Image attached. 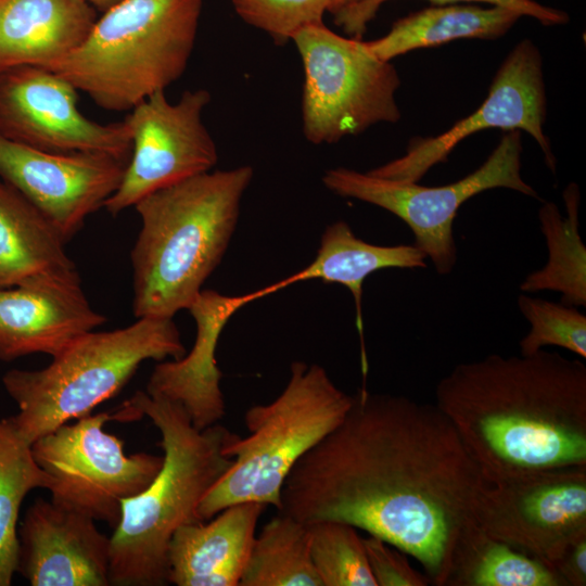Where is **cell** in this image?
Returning a JSON list of instances; mask_svg holds the SVG:
<instances>
[{
  "instance_id": "obj_29",
  "label": "cell",
  "mask_w": 586,
  "mask_h": 586,
  "mask_svg": "<svg viewBox=\"0 0 586 586\" xmlns=\"http://www.w3.org/2000/svg\"><path fill=\"white\" fill-rule=\"evenodd\" d=\"M521 314L530 323L519 343L520 355L535 354L545 346H559L586 358V316L576 307L521 293Z\"/></svg>"
},
{
  "instance_id": "obj_3",
  "label": "cell",
  "mask_w": 586,
  "mask_h": 586,
  "mask_svg": "<svg viewBox=\"0 0 586 586\" xmlns=\"http://www.w3.org/2000/svg\"><path fill=\"white\" fill-rule=\"evenodd\" d=\"M148 417L157 428L163 464L141 493L122 501L120 519L110 537V585L168 584V548L182 525L202 521L203 496L232 464L224 449L237 433L216 423L193 426L175 402L137 391L115 412L127 422Z\"/></svg>"
},
{
  "instance_id": "obj_31",
  "label": "cell",
  "mask_w": 586,
  "mask_h": 586,
  "mask_svg": "<svg viewBox=\"0 0 586 586\" xmlns=\"http://www.w3.org/2000/svg\"><path fill=\"white\" fill-rule=\"evenodd\" d=\"M388 0H358L346 4L332 14L334 22L351 37L361 39L368 23L379 8ZM435 5L483 2L518 12L521 16L535 18L545 26L564 25L570 21L563 10L544 5L535 0H428Z\"/></svg>"
},
{
  "instance_id": "obj_8",
  "label": "cell",
  "mask_w": 586,
  "mask_h": 586,
  "mask_svg": "<svg viewBox=\"0 0 586 586\" xmlns=\"http://www.w3.org/2000/svg\"><path fill=\"white\" fill-rule=\"evenodd\" d=\"M292 41L304 69L302 128L310 143H335L400 119L399 75L365 40L343 37L322 22L305 26Z\"/></svg>"
},
{
  "instance_id": "obj_12",
  "label": "cell",
  "mask_w": 586,
  "mask_h": 586,
  "mask_svg": "<svg viewBox=\"0 0 586 586\" xmlns=\"http://www.w3.org/2000/svg\"><path fill=\"white\" fill-rule=\"evenodd\" d=\"M475 523L488 536L550 566L574 538L586 533V466L488 483L476 506Z\"/></svg>"
},
{
  "instance_id": "obj_34",
  "label": "cell",
  "mask_w": 586,
  "mask_h": 586,
  "mask_svg": "<svg viewBox=\"0 0 586 586\" xmlns=\"http://www.w3.org/2000/svg\"><path fill=\"white\" fill-rule=\"evenodd\" d=\"M84 2L91 5L93 9H98L102 12H105L106 10L111 9L112 7L116 5L123 0H82Z\"/></svg>"
},
{
  "instance_id": "obj_14",
  "label": "cell",
  "mask_w": 586,
  "mask_h": 586,
  "mask_svg": "<svg viewBox=\"0 0 586 586\" xmlns=\"http://www.w3.org/2000/svg\"><path fill=\"white\" fill-rule=\"evenodd\" d=\"M77 89L36 65L0 71V136L50 152H93L128 161L130 130L125 120L100 124L78 109Z\"/></svg>"
},
{
  "instance_id": "obj_23",
  "label": "cell",
  "mask_w": 586,
  "mask_h": 586,
  "mask_svg": "<svg viewBox=\"0 0 586 586\" xmlns=\"http://www.w3.org/2000/svg\"><path fill=\"white\" fill-rule=\"evenodd\" d=\"M522 17L507 8L469 3L433 5L393 23L388 33L366 41L379 59L391 62L407 52L436 47L458 39L495 40Z\"/></svg>"
},
{
  "instance_id": "obj_2",
  "label": "cell",
  "mask_w": 586,
  "mask_h": 586,
  "mask_svg": "<svg viewBox=\"0 0 586 586\" xmlns=\"http://www.w3.org/2000/svg\"><path fill=\"white\" fill-rule=\"evenodd\" d=\"M435 406L487 483L586 466V366L559 353L497 354L440 380Z\"/></svg>"
},
{
  "instance_id": "obj_11",
  "label": "cell",
  "mask_w": 586,
  "mask_h": 586,
  "mask_svg": "<svg viewBox=\"0 0 586 586\" xmlns=\"http://www.w3.org/2000/svg\"><path fill=\"white\" fill-rule=\"evenodd\" d=\"M209 102L206 89L186 90L176 102L158 91L130 110L124 120L130 130L131 153L119 187L104 203L111 215L213 169L217 146L202 119Z\"/></svg>"
},
{
  "instance_id": "obj_7",
  "label": "cell",
  "mask_w": 586,
  "mask_h": 586,
  "mask_svg": "<svg viewBox=\"0 0 586 586\" xmlns=\"http://www.w3.org/2000/svg\"><path fill=\"white\" fill-rule=\"evenodd\" d=\"M352 400L323 367L293 361L282 392L270 403L246 410L249 435L237 434L226 445L224 453L232 457V464L201 499V520L244 501L271 505L278 511L288 474L342 422Z\"/></svg>"
},
{
  "instance_id": "obj_21",
  "label": "cell",
  "mask_w": 586,
  "mask_h": 586,
  "mask_svg": "<svg viewBox=\"0 0 586 586\" xmlns=\"http://www.w3.org/2000/svg\"><path fill=\"white\" fill-rule=\"evenodd\" d=\"M426 255L417 246L377 245L355 235L346 221L327 226L315 259L297 272L259 290L260 296L275 293L300 281L320 279L344 285L353 295L356 328L361 343V369L368 370L364 342L362 286L368 276L387 268H426Z\"/></svg>"
},
{
  "instance_id": "obj_1",
  "label": "cell",
  "mask_w": 586,
  "mask_h": 586,
  "mask_svg": "<svg viewBox=\"0 0 586 586\" xmlns=\"http://www.w3.org/2000/svg\"><path fill=\"white\" fill-rule=\"evenodd\" d=\"M352 397L342 422L288 474L278 512L366 531L415 558L430 585L446 586L488 483L435 404L365 387Z\"/></svg>"
},
{
  "instance_id": "obj_4",
  "label": "cell",
  "mask_w": 586,
  "mask_h": 586,
  "mask_svg": "<svg viewBox=\"0 0 586 586\" xmlns=\"http://www.w3.org/2000/svg\"><path fill=\"white\" fill-rule=\"evenodd\" d=\"M250 165L209 170L141 199L130 253L135 317L173 318L188 309L218 267L235 231Z\"/></svg>"
},
{
  "instance_id": "obj_15",
  "label": "cell",
  "mask_w": 586,
  "mask_h": 586,
  "mask_svg": "<svg viewBox=\"0 0 586 586\" xmlns=\"http://www.w3.org/2000/svg\"><path fill=\"white\" fill-rule=\"evenodd\" d=\"M128 161L93 152H50L0 136V179L15 188L67 243L119 187Z\"/></svg>"
},
{
  "instance_id": "obj_5",
  "label": "cell",
  "mask_w": 586,
  "mask_h": 586,
  "mask_svg": "<svg viewBox=\"0 0 586 586\" xmlns=\"http://www.w3.org/2000/svg\"><path fill=\"white\" fill-rule=\"evenodd\" d=\"M202 0H123L85 40L46 67L106 111L124 112L179 79L196 40Z\"/></svg>"
},
{
  "instance_id": "obj_19",
  "label": "cell",
  "mask_w": 586,
  "mask_h": 586,
  "mask_svg": "<svg viewBox=\"0 0 586 586\" xmlns=\"http://www.w3.org/2000/svg\"><path fill=\"white\" fill-rule=\"evenodd\" d=\"M266 505L226 507L213 518L180 526L168 548V584L238 586Z\"/></svg>"
},
{
  "instance_id": "obj_30",
  "label": "cell",
  "mask_w": 586,
  "mask_h": 586,
  "mask_svg": "<svg viewBox=\"0 0 586 586\" xmlns=\"http://www.w3.org/2000/svg\"><path fill=\"white\" fill-rule=\"evenodd\" d=\"M235 13L249 25L284 44L305 26L322 23L336 0H231Z\"/></svg>"
},
{
  "instance_id": "obj_33",
  "label": "cell",
  "mask_w": 586,
  "mask_h": 586,
  "mask_svg": "<svg viewBox=\"0 0 586 586\" xmlns=\"http://www.w3.org/2000/svg\"><path fill=\"white\" fill-rule=\"evenodd\" d=\"M563 586L586 585V533L574 538L550 565Z\"/></svg>"
},
{
  "instance_id": "obj_6",
  "label": "cell",
  "mask_w": 586,
  "mask_h": 586,
  "mask_svg": "<svg viewBox=\"0 0 586 586\" xmlns=\"http://www.w3.org/2000/svg\"><path fill=\"white\" fill-rule=\"evenodd\" d=\"M184 354L173 318L143 317L124 328L89 331L47 367L10 369L3 374V387L18 407L3 420L31 445L115 396L143 361L179 359Z\"/></svg>"
},
{
  "instance_id": "obj_32",
  "label": "cell",
  "mask_w": 586,
  "mask_h": 586,
  "mask_svg": "<svg viewBox=\"0 0 586 586\" xmlns=\"http://www.w3.org/2000/svg\"><path fill=\"white\" fill-rule=\"evenodd\" d=\"M362 540L377 586L430 585L426 575L413 569L402 550L373 535L362 537Z\"/></svg>"
},
{
  "instance_id": "obj_26",
  "label": "cell",
  "mask_w": 586,
  "mask_h": 586,
  "mask_svg": "<svg viewBox=\"0 0 586 586\" xmlns=\"http://www.w3.org/2000/svg\"><path fill=\"white\" fill-rule=\"evenodd\" d=\"M446 586H563L545 562L477 526L459 547Z\"/></svg>"
},
{
  "instance_id": "obj_18",
  "label": "cell",
  "mask_w": 586,
  "mask_h": 586,
  "mask_svg": "<svg viewBox=\"0 0 586 586\" xmlns=\"http://www.w3.org/2000/svg\"><path fill=\"white\" fill-rule=\"evenodd\" d=\"M258 298L257 292L229 296L202 290L188 308L196 324L191 351L155 365L145 392L180 404L198 430L218 423L226 416V403L220 388L222 372L216 361L217 343L230 317Z\"/></svg>"
},
{
  "instance_id": "obj_22",
  "label": "cell",
  "mask_w": 586,
  "mask_h": 586,
  "mask_svg": "<svg viewBox=\"0 0 586 586\" xmlns=\"http://www.w3.org/2000/svg\"><path fill=\"white\" fill-rule=\"evenodd\" d=\"M65 244L52 224L0 179V288L43 273L76 270Z\"/></svg>"
},
{
  "instance_id": "obj_28",
  "label": "cell",
  "mask_w": 586,
  "mask_h": 586,
  "mask_svg": "<svg viewBox=\"0 0 586 586\" xmlns=\"http://www.w3.org/2000/svg\"><path fill=\"white\" fill-rule=\"evenodd\" d=\"M308 531L311 559L322 586H377L358 528L322 520L308 524Z\"/></svg>"
},
{
  "instance_id": "obj_17",
  "label": "cell",
  "mask_w": 586,
  "mask_h": 586,
  "mask_svg": "<svg viewBox=\"0 0 586 586\" xmlns=\"http://www.w3.org/2000/svg\"><path fill=\"white\" fill-rule=\"evenodd\" d=\"M17 534V573L31 586L110 585V537L93 519L37 498Z\"/></svg>"
},
{
  "instance_id": "obj_25",
  "label": "cell",
  "mask_w": 586,
  "mask_h": 586,
  "mask_svg": "<svg viewBox=\"0 0 586 586\" xmlns=\"http://www.w3.org/2000/svg\"><path fill=\"white\" fill-rule=\"evenodd\" d=\"M240 586H322L308 524L278 512L255 536Z\"/></svg>"
},
{
  "instance_id": "obj_13",
  "label": "cell",
  "mask_w": 586,
  "mask_h": 586,
  "mask_svg": "<svg viewBox=\"0 0 586 586\" xmlns=\"http://www.w3.org/2000/svg\"><path fill=\"white\" fill-rule=\"evenodd\" d=\"M547 98L539 49L531 39L518 42L497 69L482 105L435 137L413 138L404 155L369 174L399 181L419 182L434 165L447 160L467 137L488 128L524 130L539 145L545 163L555 173L557 160L543 126Z\"/></svg>"
},
{
  "instance_id": "obj_24",
  "label": "cell",
  "mask_w": 586,
  "mask_h": 586,
  "mask_svg": "<svg viewBox=\"0 0 586 586\" xmlns=\"http://www.w3.org/2000/svg\"><path fill=\"white\" fill-rule=\"evenodd\" d=\"M566 216L552 202L538 211L540 230L548 250L546 265L531 273L520 284L523 293L550 290L561 294V303L586 306V247L578 231L581 194L571 182L563 191Z\"/></svg>"
},
{
  "instance_id": "obj_35",
  "label": "cell",
  "mask_w": 586,
  "mask_h": 586,
  "mask_svg": "<svg viewBox=\"0 0 586 586\" xmlns=\"http://www.w3.org/2000/svg\"><path fill=\"white\" fill-rule=\"evenodd\" d=\"M356 1H358V0H336L335 8L332 11V13L335 12L336 10H339L342 7H344L346 4H349V3H353V2H356Z\"/></svg>"
},
{
  "instance_id": "obj_27",
  "label": "cell",
  "mask_w": 586,
  "mask_h": 586,
  "mask_svg": "<svg viewBox=\"0 0 586 586\" xmlns=\"http://www.w3.org/2000/svg\"><path fill=\"white\" fill-rule=\"evenodd\" d=\"M54 480L35 461L30 445L0 420V586H9L18 568V521L22 504L35 488L50 489Z\"/></svg>"
},
{
  "instance_id": "obj_10",
  "label": "cell",
  "mask_w": 586,
  "mask_h": 586,
  "mask_svg": "<svg viewBox=\"0 0 586 586\" xmlns=\"http://www.w3.org/2000/svg\"><path fill=\"white\" fill-rule=\"evenodd\" d=\"M114 413L87 415L64 423L31 445L38 466L54 480L51 501L115 528L122 501L138 495L157 475L163 456L126 455L124 442L105 432Z\"/></svg>"
},
{
  "instance_id": "obj_9",
  "label": "cell",
  "mask_w": 586,
  "mask_h": 586,
  "mask_svg": "<svg viewBox=\"0 0 586 586\" xmlns=\"http://www.w3.org/2000/svg\"><path fill=\"white\" fill-rule=\"evenodd\" d=\"M522 150L521 131L507 130L479 168L444 186H421L345 167L326 170L322 183L336 195L379 206L400 218L413 233V245L431 259L437 273L445 276L457 260L453 227L466 201L496 188L539 199L521 176Z\"/></svg>"
},
{
  "instance_id": "obj_16",
  "label": "cell",
  "mask_w": 586,
  "mask_h": 586,
  "mask_svg": "<svg viewBox=\"0 0 586 586\" xmlns=\"http://www.w3.org/2000/svg\"><path fill=\"white\" fill-rule=\"evenodd\" d=\"M106 320L90 305L77 269L0 288V360L33 354L53 357Z\"/></svg>"
},
{
  "instance_id": "obj_20",
  "label": "cell",
  "mask_w": 586,
  "mask_h": 586,
  "mask_svg": "<svg viewBox=\"0 0 586 586\" xmlns=\"http://www.w3.org/2000/svg\"><path fill=\"white\" fill-rule=\"evenodd\" d=\"M95 20L82 0H0V71L50 66L80 46Z\"/></svg>"
}]
</instances>
